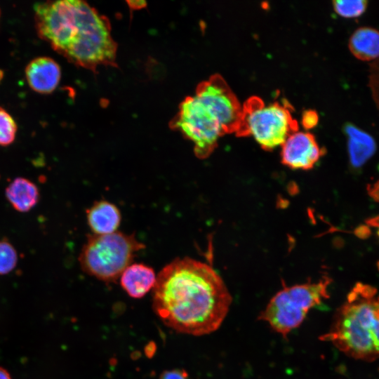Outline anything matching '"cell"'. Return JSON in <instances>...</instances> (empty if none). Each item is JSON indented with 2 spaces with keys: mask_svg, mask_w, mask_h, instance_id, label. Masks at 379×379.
<instances>
[{
  "mask_svg": "<svg viewBox=\"0 0 379 379\" xmlns=\"http://www.w3.org/2000/svg\"><path fill=\"white\" fill-rule=\"evenodd\" d=\"M17 132V125L13 118L4 109L0 107V145L11 144Z\"/></svg>",
  "mask_w": 379,
  "mask_h": 379,
  "instance_id": "e0dca14e",
  "label": "cell"
},
{
  "mask_svg": "<svg viewBox=\"0 0 379 379\" xmlns=\"http://www.w3.org/2000/svg\"><path fill=\"white\" fill-rule=\"evenodd\" d=\"M34 8L41 36L71 62L92 70L115 65L117 45L109 22L88 4L60 0Z\"/></svg>",
  "mask_w": 379,
  "mask_h": 379,
  "instance_id": "7a4b0ae2",
  "label": "cell"
},
{
  "mask_svg": "<svg viewBox=\"0 0 379 379\" xmlns=\"http://www.w3.org/2000/svg\"><path fill=\"white\" fill-rule=\"evenodd\" d=\"M354 234L361 239H366L371 235V230L366 225H360L355 229Z\"/></svg>",
  "mask_w": 379,
  "mask_h": 379,
  "instance_id": "7402d4cb",
  "label": "cell"
},
{
  "mask_svg": "<svg viewBox=\"0 0 379 379\" xmlns=\"http://www.w3.org/2000/svg\"><path fill=\"white\" fill-rule=\"evenodd\" d=\"M321 340L355 359L379 358V293L370 285L357 283L336 310Z\"/></svg>",
  "mask_w": 379,
  "mask_h": 379,
  "instance_id": "277c9868",
  "label": "cell"
},
{
  "mask_svg": "<svg viewBox=\"0 0 379 379\" xmlns=\"http://www.w3.org/2000/svg\"><path fill=\"white\" fill-rule=\"evenodd\" d=\"M88 225L94 234H108L117 232L121 220V212L114 204L100 200L86 210Z\"/></svg>",
  "mask_w": 379,
  "mask_h": 379,
  "instance_id": "7c38bea8",
  "label": "cell"
},
{
  "mask_svg": "<svg viewBox=\"0 0 379 379\" xmlns=\"http://www.w3.org/2000/svg\"><path fill=\"white\" fill-rule=\"evenodd\" d=\"M348 46L359 60H373L379 58V31L372 27H359L350 36Z\"/></svg>",
  "mask_w": 379,
  "mask_h": 379,
  "instance_id": "4fadbf2b",
  "label": "cell"
},
{
  "mask_svg": "<svg viewBox=\"0 0 379 379\" xmlns=\"http://www.w3.org/2000/svg\"><path fill=\"white\" fill-rule=\"evenodd\" d=\"M366 223L371 227H379V215L366 220Z\"/></svg>",
  "mask_w": 379,
  "mask_h": 379,
  "instance_id": "603a6c76",
  "label": "cell"
},
{
  "mask_svg": "<svg viewBox=\"0 0 379 379\" xmlns=\"http://www.w3.org/2000/svg\"><path fill=\"white\" fill-rule=\"evenodd\" d=\"M324 152L311 133L296 131L281 145V163L292 169L309 170Z\"/></svg>",
  "mask_w": 379,
  "mask_h": 379,
  "instance_id": "ba28073f",
  "label": "cell"
},
{
  "mask_svg": "<svg viewBox=\"0 0 379 379\" xmlns=\"http://www.w3.org/2000/svg\"><path fill=\"white\" fill-rule=\"evenodd\" d=\"M18 254L13 246L6 239L0 240V274H6L17 265Z\"/></svg>",
  "mask_w": 379,
  "mask_h": 379,
  "instance_id": "2e32d148",
  "label": "cell"
},
{
  "mask_svg": "<svg viewBox=\"0 0 379 379\" xmlns=\"http://www.w3.org/2000/svg\"><path fill=\"white\" fill-rule=\"evenodd\" d=\"M152 309L168 327L194 336L221 326L232 296L221 277L209 265L190 258H176L157 276Z\"/></svg>",
  "mask_w": 379,
  "mask_h": 379,
  "instance_id": "6da1fadb",
  "label": "cell"
},
{
  "mask_svg": "<svg viewBox=\"0 0 379 379\" xmlns=\"http://www.w3.org/2000/svg\"><path fill=\"white\" fill-rule=\"evenodd\" d=\"M120 284L133 298H141L154 288L157 275L154 270L143 263H132L121 274Z\"/></svg>",
  "mask_w": 379,
  "mask_h": 379,
  "instance_id": "30bf717a",
  "label": "cell"
},
{
  "mask_svg": "<svg viewBox=\"0 0 379 379\" xmlns=\"http://www.w3.org/2000/svg\"><path fill=\"white\" fill-rule=\"evenodd\" d=\"M242 113L243 107L225 79L215 74L180 104L171 127L193 143L197 157L205 159L221 136L238 131Z\"/></svg>",
  "mask_w": 379,
  "mask_h": 379,
  "instance_id": "3957f363",
  "label": "cell"
},
{
  "mask_svg": "<svg viewBox=\"0 0 379 379\" xmlns=\"http://www.w3.org/2000/svg\"><path fill=\"white\" fill-rule=\"evenodd\" d=\"M159 379H187L186 371L181 369H173L164 371Z\"/></svg>",
  "mask_w": 379,
  "mask_h": 379,
  "instance_id": "ffe728a7",
  "label": "cell"
},
{
  "mask_svg": "<svg viewBox=\"0 0 379 379\" xmlns=\"http://www.w3.org/2000/svg\"><path fill=\"white\" fill-rule=\"evenodd\" d=\"M366 0H335L333 1V9L343 18H357L363 14L367 7Z\"/></svg>",
  "mask_w": 379,
  "mask_h": 379,
  "instance_id": "9a60e30c",
  "label": "cell"
},
{
  "mask_svg": "<svg viewBox=\"0 0 379 379\" xmlns=\"http://www.w3.org/2000/svg\"><path fill=\"white\" fill-rule=\"evenodd\" d=\"M25 77L34 91L48 94L58 86L61 78L59 65L48 57H39L32 60L25 69Z\"/></svg>",
  "mask_w": 379,
  "mask_h": 379,
  "instance_id": "9c48e42d",
  "label": "cell"
},
{
  "mask_svg": "<svg viewBox=\"0 0 379 379\" xmlns=\"http://www.w3.org/2000/svg\"><path fill=\"white\" fill-rule=\"evenodd\" d=\"M0 379H11L9 373L2 367H0Z\"/></svg>",
  "mask_w": 379,
  "mask_h": 379,
  "instance_id": "cb8c5ba5",
  "label": "cell"
},
{
  "mask_svg": "<svg viewBox=\"0 0 379 379\" xmlns=\"http://www.w3.org/2000/svg\"><path fill=\"white\" fill-rule=\"evenodd\" d=\"M6 195L12 206L19 212H27L38 202L39 190L32 181L17 178L6 189Z\"/></svg>",
  "mask_w": 379,
  "mask_h": 379,
  "instance_id": "5bb4252c",
  "label": "cell"
},
{
  "mask_svg": "<svg viewBox=\"0 0 379 379\" xmlns=\"http://www.w3.org/2000/svg\"><path fill=\"white\" fill-rule=\"evenodd\" d=\"M377 234H378V237H379V230H378V231L377 232Z\"/></svg>",
  "mask_w": 379,
  "mask_h": 379,
  "instance_id": "d4e9b609",
  "label": "cell"
},
{
  "mask_svg": "<svg viewBox=\"0 0 379 379\" xmlns=\"http://www.w3.org/2000/svg\"><path fill=\"white\" fill-rule=\"evenodd\" d=\"M242 107L241 123L236 135L252 136L265 150L282 145L291 133L298 131V123L287 102L265 104L253 96Z\"/></svg>",
  "mask_w": 379,
  "mask_h": 379,
  "instance_id": "52a82bcc",
  "label": "cell"
},
{
  "mask_svg": "<svg viewBox=\"0 0 379 379\" xmlns=\"http://www.w3.org/2000/svg\"><path fill=\"white\" fill-rule=\"evenodd\" d=\"M331 279L324 277L317 282L284 286L270 300L258 319L283 337L298 328L309 311L328 298Z\"/></svg>",
  "mask_w": 379,
  "mask_h": 379,
  "instance_id": "8992f818",
  "label": "cell"
},
{
  "mask_svg": "<svg viewBox=\"0 0 379 379\" xmlns=\"http://www.w3.org/2000/svg\"><path fill=\"white\" fill-rule=\"evenodd\" d=\"M369 80L373 98L379 108V59L371 66Z\"/></svg>",
  "mask_w": 379,
  "mask_h": 379,
  "instance_id": "ac0fdd59",
  "label": "cell"
},
{
  "mask_svg": "<svg viewBox=\"0 0 379 379\" xmlns=\"http://www.w3.org/2000/svg\"><path fill=\"white\" fill-rule=\"evenodd\" d=\"M368 193L375 201L379 202V180L367 187Z\"/></svg>",
  "mask_w": 379,
  "mask_h": 379,
  "instance_id": "44dd1931",
  "label": "cell"
},
{
  "mask_svg": "<svg viewBox=\"0 0 379 379\" xmlns=\"http://www.w3.org/2000/svg\"><path fill=\"white\" fill-rule=\"evenodd\" d=\"M145 246L133 234L115 232L90 234L79 256L82 270L105 282H113L133 262Z\"/></svg>",
  "mask_w": 379,
  "mask_h": 379,
  "instance_id": "5b68a950",
  "label": "cell"
},
{
  "mask_svg": "<svg viewBox=\"0 0 379 379\" xmlns=\"http://www.w3.org/2000/svg\"><path fill=\"white\" fill-rule=\"evenodd\" d=\"M343 131L347 138L349 159L354 168H361L375 152L374 138L351 123H347Z\"/></svg>",
  "mask_w": 379,
  "mask_h": 379,
  "instance_id": "8fae6325",
  "label": "cell"
},
{
  "mask_svg": "<svg viewBox=\"0 0 379 379\" xmlns=\"http://www.w3.org/2000/svg\"><path fill=\"white\" fill-rule=\"evenodd\" d=\"M319 117L314 110H307L302 114V124L305 129L314 128L318 123Z\"/></svg>",
  "mask_w": 379,
  "mask_h": 379,
  "instance_id": "d6986e66",
  "label": "cell"
}]
</instances>
